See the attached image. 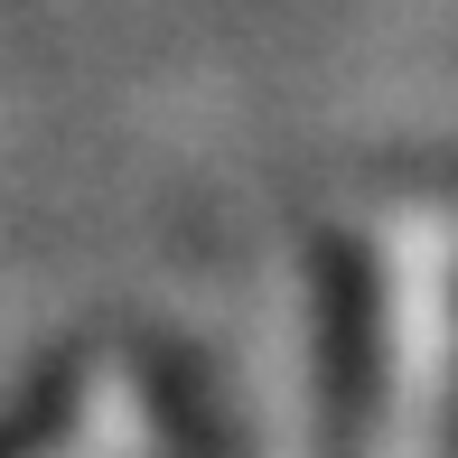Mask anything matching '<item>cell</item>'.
<instances>
[{
  "label": "cell",
  "mask_w": 458,
  "mask_h": 458,
  "mask_svg": "<svg viewBox=\"0 0 458 458\" xmlns=\"http://www.w3.org/2000/svg\"><path fill=\"white\" fill-rule=\"evenodd\" d=\"M374 290H384V411L374 458H440L458 403V225L440 206H384L374 216Z\"/></svg>",
  "instance_id": "6da1fadb"
},
{
  "label": "cell",
  "mask_w": 458,
  "mask_h": 458,
  "mask_svg": "<svg viewBox=\"0 0 458 458\" xmlns=\"http://www.w3.org/2000/svg\"><path fill=\"white\" fill-rule=\"evenodd\" d=\"M56 458H150V393L140 374H94L75 430L56 440Z\"/></svg>",
  "instance_id": "7a4b0ae2"
}]
</instances>
